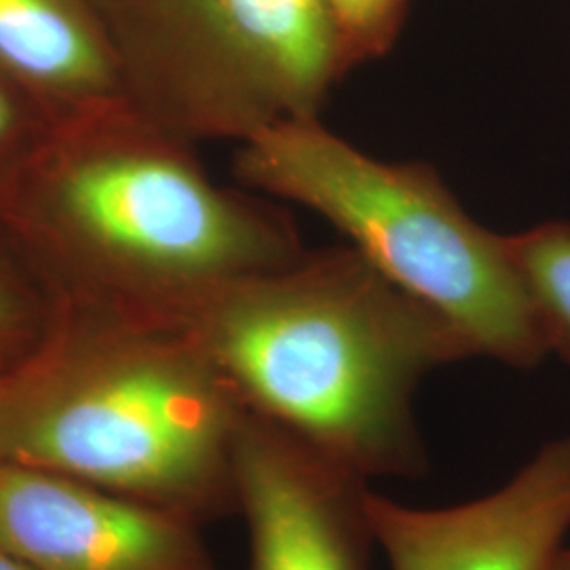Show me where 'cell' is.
<instances>
[{
	"label": "cell",
	"instance_id": "obj_1",
	"mask_svg": "<svg viewBox=\"0 0 570 570\" xmlns=\"http://www.w3.org/2000/svg\"><path fill=\"white\" fill-rule=\"evenodd\" d=\"M0 228L53 301L169 324L218 285L294 263L271 205L127 98L53 122L0 197Z\"/></svg>",
	"mask_w": 570,
	"mask_h": 570
},
{
	"label": "cell",
	"instance_id": "obj_2",
	"mask_svg": "<svg viewBox=\"0 0 570 570\" xmlns=\"http://www.w3.org/2000/svg\"><path fill=\"white\" fill-rule=\"evenodd\" d=\"M169 324L247 412L370 484L428 471L416 391L435 370L473 357L435 311L351 245L218 285Z\"/></svg>",
	"mask_w": 570,
	"mask_h": 570
},
{
	"label": "cell",
	"instance_id": "obj_3",
	"mask_svg": "<svg viewBox=\"0 0 570 570\" xmlns=\"http://www.w3.org/2000/svg\"><path fill=\"white\" fill-rule=\"evenodd\" d=\"M245 410L180 327L56 301L41 338L0 372V461L176 511H235Z\"/></svg>",
	"mask_w": 570,
	"mask_h": 570
},
{
	"label": "cell",
	"instance_id": "obj_4",
	"mask_svg": "<svg viewBox=\"0 0 570 570\" xmlns=\"http://www.w3.org/2000/svg\"><path fill=\"white\" fill-rule=\"evenodd\" d=\"M245 188L308 207L370 265L435 311L471 355L530 370L548 355L510 237L475 223L433 167L370 157L317 117L237 144Z\"/></svg>",
	"mask_w": 570,
	"mask_h": 570
},
{
	"label": "cell",
	"instance_id": "obj_5",
	"mask_svg": "<svg viewBox=\"0 0 570 570\" xmlns=\"http://www.w3.org/2000/svg\"><path fill=\"white\" fill-rule=\"evenodd\" d=\"M127 100L197 144L317 117L351 68L324 0H98Z\"/></svg>",
	"mask_w": 570,
	"mask_h": 570
},
{
	"label": "cell",
	"instance_id": "obj_6",
	"mask_svg": "<svg viewBox=\"0 0 570 570\" xmlns=\"http://www.w3.org/2000/svg\"><path fill=\"white\" fill-rule=\"evenodd\" d=\"M370 482L247 412L235 452V511L249 570H372Z\"/></svg>",
	"mask_w": 570,
	"mask_h": 570
},
{
	"label": "cell",
	"instance_id": "obj_7",
	"mask_svg": "<svg viewBox=\"0 0 570 570\" xmlns=\"http://www.w3.org/2000/svg\"><path fill=\"white\" fill-rule=\"evenodd\" d=\"M367 513L389 570H550L570 534V435L478 499L412 508L370 490Z\"/></svg>",
	"mask_w": 570,
	"mask_h": 570
},
{
	"label": "cell",
	"instance_id": "obj_8",
	"mask_svg": "<svg viewBox=\"0 0 570 570\" xmlns=\"http://www.w3.org/2000/svg\"><path fill=\"white\" fill-rule=\"evenodd\" d=\"M199 529L176 511L0 461V541L32 570H216Z\"/></svg>",
	"mask_w": 570,
	"mask_h": 570
},
{
	"label": "cell",
	"instance_id": "obj_9",
	"mask_svg": "<svg viewBox=\"0 0 570 570\" xmlns=\"http://www.w3.org/2000/svg\"><path fill=\"white\" fill-rule=\"evenodd\" d=\"M0 79L51 125L127 98L98 0H0Z\"/></svg>",
	"mask_w": 570,
	"mask_h": 570
},
{
	"label": "cell",
	"instance_id": "obj_10",
	"mask_svg": "<svg viewBox=\"0 0 570 570\" xmlns=\"http://www.w3.org/2000/svg\"><path fill=\"white\" fill-rule=\"evenodd\" d=\"M508 237L548 351L570 364V225L543 223Z\"/></svg>",
	"mask_w": 570,
	"mask_h": 570
},
{
	"label": "cell",
	"instance_id": "obj_11",
	"mask_svg": "<svg viewBox=\"0 0 570 570\" xmlns=\"http://www.w3.org/2000/svg\"><path fill=\"white\" fill-rule=\"evenodd\" d=\"M56 301L0 228V367L41 338Z\"/></svg>",
	"mask_w": 570,
	"mask_h": 570
},
{
	"label": "cell",
	"instance_id": "obj_12",
	"mask_svg": "<svg viewBox=\"0 0 570 570\" xmlns=\"http://www.w3.org/2000/svg\"><path fill=\"white\" fill-rule=\"evenodd\" d=\"M351 68L379 60L397 39L407 0H324Z\"/></svg>",
	"mask_w": 570,
	"mask_h": 570
},
{
	"label": "cell",
	"instance_id": "obj_13",
	"mask_svg": "<svg viewBox=\"0 0 570 570\" xmlns=\"http://www.w3.org/2000/svg\"><path fill=\"white\" fill-rule=\"evenodd\" d=\"M49 127L35 104L0 79V197Z\"/></svg>",
	"mask_w": 570,
	"mask_h": 570
},
{
	"label": "cell",
	"instance_id": "obj_14",
	"mask_svg": "<svg viewBox=\"0 0 570 570\" xmlns=\"http://www.w3.org/2000/svg\"><path fill=\"white\" fill-rule=\"evenodd\" d=\"M0 570H32L16 551L9 550L2 541H0Z\"/></svg>",
	"mask_w": 570,
	"mask_h": 570
},
{
	"label": "cell",
	"instance_id": "obj_15",
	"mask_svg": "<svg viewBox=\"0 0 570 570\" xmlns=\"http://www.w3.org/2000/svg\"><path fill=\"white\" fill-rule=\"evenodd\" d=\"M550 570H570V543H567L560 553L556 556V560L551 562Z\"/></svg>",
	"mask_w": 570,
	"mask_h": 570
},
{
	"label": "cell",
	"instance_id": "obj_16",
	"mask_svg": "<svg viewBox=\"0 0 570 570\" xmlns=\"http://www.w3.org/2000/svg\"><path fill=\"white\" fill-rule=\"evenodd\" d=\"M2 370H4V367H0V372H2Z\"/></svg>",
	"mask_w": 570,
	"mask_h": 570
}]
</instances>
